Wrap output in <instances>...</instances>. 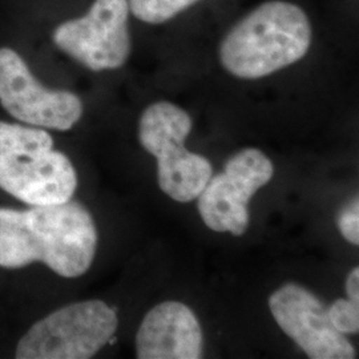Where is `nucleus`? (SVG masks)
Returning <instances> with one entry per match:
<instances>
[{
  "instance_id": "nucleus-3",
  "label": "nucleus",
  "mask_w": 359,
  "mask_h": 359,
  "mask_svg": "<svg viewBox=\"0 0 359 359\" xmlns=\"http://www.w3.org/2000/svg\"><path fill=\"white\" fill-rule=\"evenodd\" d=\"M0 189L27 205L69 201L76 169L44 128L0 121Z\"/></svg>"
},
{
  "instance_id": "nucleus-5",
  "label": "nucleus",
  "mask_w": 359,
  "mask_h": 359,
  "mask_svg": "<svg viewBox=\"0 0 359 359\" xmlns=\"http://www.w3.org/2000/svg\"><path fill=\"white\" fill-rule=\"evenodd\" d=\"M116 310L100 299L57 309L35 322L19 339L18 359H88L114 341Z\"/></svg>"
},
{
  "instance_id": "nucleus-2",
  "label": "nucleus",
  "mask_w": 359,
  "mask_h": 359,
  "mask_svg": "<svg viewBox=\"0 0 359 359\" xmlns=\"http://www.w3.org/2000/svg\"><path fill=\"white\" fill-rule=\"evenodd\" d=\"M311 40L308 13L294 3L270 0L226 34L219 46V60L233 76L256 80L304 59Z\"/></svg>"
},
{
  "instance_id": "nucleus-10",
  "label": "nucleus",
  "mask_w": 359,
  "mask_h": 359,
  "mask_svg": "<svg viewBox=\"0 0 359 359\" xmlns=\"http://www.w3.org/2000/svg\"><path fill=\"white\" fill-rule=\"evenodd\" d=\"M203 353L201 325L192 309L177 301L154 306L137 330L139 359H198Z\"/></svg>"
},
{
  "instance_id": "nucleus-6",
  "label": "nucleus",
  "mask_w": 359,
  "mask_h": 359,
  "mask_svg": "<svg viewBox=\"0 0 359 359\" xmlns=\"http://www.w3.org/2000/svg\"><path fill=\"white\" fill-rule=\"evenodd\" d=\"M53 44L93 72L118 69L128 62L132 41L127 0H95L87 13L56 27Z\"/></svg>"
},
{
  "instance_id": "nucleus-11",
  "label": "nucleus",
  "mask_w": 359,
  "mask_h": 359,
  "mask_svg": "<svg viewBox=\"0 0 359 359\" xmlns=\"http://www.w3.org/2000/svg\"><path fill=\"white\" fill-rule=\"evenodd\" d=\"M129 13L148 25H161L201 0H127Z\"/></svg>"
},
{
  "instance_id": "nucleus-8",
  "label": "nucleus",
  "mask_w": 359,
  "mask_h": 359,
  "mask_svg": "<svg viewBox=\"0 0 359 359\" xmlns=\"http://www.w3.org/2000/svg\"><path fill=\"white\" fill-rule=\"evenodd\" d=\"M273 173V163L259 149L246 148L233 154L224 170L212 176L197 197L206 226L243 236L249 226V201L269 184Z\"/></svg>"
},
{
  "instance_id": "nucleus-4",
  "label": "nucleus",
  "mask_w": 359,
  "mask_h": 359,
  "mask_svg": "<svg viewBox=\"0 0 359 359\" xmlns=\"http://www.w3.org/2000/svg\"><path fill=\"white\" fill-rule=\"evenodd\" d=\"M192 127L189 114L169 102L151 104L139 121L140 144L157 160L160 189L177 203L197 198L213 175L210 161L184 145Z\"/></svg>"
},
{
  "instance_id": "nucleus-9",
  "label": "nucleus",
  "mask_w": 359,
  "mask_h": 359,
  "mask_svg": "<svg viewBox=\"0 0 359 359\" xmlns=\"http://www.w3.org/2000/svg\"><path fill=\"white\" fill-rule=\"evenodd\" d=\"M277 325L311 359H353L355 348L329 321L321 301L298 283H285L270 295Z\"/></svg>"
},
{
  "instance_id": "nucleus-14",
  "label": "nucleus",
  "mask_w": 359,
  "mask_h": 359,
  "mask_svg": "<svg viewBox=\"0 0 359 359\" xmlns=\"http://www.w3.org/2000/svg\"><path fill=\"white\" fill-rule=\"evenodd\" d=\"M346 293L348 299L359 305V269L354 268L348 273L346 280Z\"/></svg>"
},
{
  "instance_id": "nucleus-7",
  "label": "nucleus",
  "mask_w": 359,
  "mask_h": 359,
  "mask_svg": "<svg viewBox=\"0 0 359 359\" xmlns=\"http://www.w3.org/2000/svg\"><path fill=\"white\" fill-rule=\"evenodd\" d=\"M0 105L22 124L62 132L74 128L84 111L76 93L43 86L8 47L0 48Z\"/></svg>"
},
{
  "instance_id": "nucleus-13",
  "label": "nucleus",
  "mask_w": 359,
  "mask_h": 359,
  "mask_svg": "<svg viewBox=\"0 0 359 359\" xmlns=\"http://www.w3.org/2000/svg\"><path fill=\"white\" fill-rule=\"evenodd\" d=\"M337 225L344 238L350 244L359 245V204L358 197L353 198L341 209L337 217Z\"/></svg>"
},
{
  "instance_id": "nucleus-12",
  "label": "nucleus",
  "mask_w": 359,
  "mask_h": 359,
  "mask_svg": "<svg viewBox=\"0 0 359 359\" xmlns=\"http://www.w3.org/2000/svg\"><path fill=\"white\" fill-rule=\"evenodd\" d=\"M329 321L339 333L357 334L359 332V305L350 299H337L333 305L326 308Z\"/></svg>"
},
{
  "instance_id": "nucleus-1",
  "label": "nucleus",
  "mask_w": 359,
  "mask_h": 359,
  "mask_svg": "<svg viewBox=\"0 0 359 359\" xmlns=\"http://www.w3.org/2000/svg\"><path fill=\"white\" fill-rule=\"evenodd\" d=\"M97 229L88 209L72 198L27 209L0 208V268L40 262L60 277L86 274L96 256Z\"/></svg>"
}]
</instances>
